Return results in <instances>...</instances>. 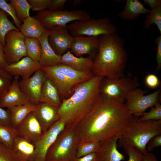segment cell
Listing matches in <instances>:
<instances>
[{"mask_svg":"<svg viewBox=\"0 0 161 161\" xmlns=\"http://www.w3.org/2000/svg\"><path fill=\"white\" fill-rule=\"evenodd\" d=\"M132 116L124 99H110L101 95L91 112L75 127L79 141L92 140L102 145L120 137Z\"/></svg>","mask_w":161,"mask_h":161,"instance_id":"6da1fadb","label":"cell"},{"mask_svg":"<svg viewBox=\"0 0 161 161\" xmlns=\"http://www.w3.org/2000/svg\"><path fill=\"white\" fill-rule=\"evenodd\" d=\"M103 78L94 75L78 84L70 97L62 100L58 113L60 119L65 121V127H76L92 110L101 96Z\"/></svg>","mask_w":161,"mask_h":161,"instance_id":"7a4b0ae2","label":"cell"},{"mask_svg":"<svg viewBox=\"0 0 161 161\" xmlns=\"http://www.w3.org/2000/svg\"><path fill=\"white\" fill-rule=\"evenodd\" d=\"M98 37L99 49L93 61L92 73L108 78L123 76L127 57L123 40L115 32Z\"/></svg>","mask_w":161,"mask_h":161,"instance_id":"3957f363","label":"cell"},{"mask_svg":"<svg viewBox=\"0 0 161 161\" xmlns=\"http://www.w3.org/2000/svg\"><path fill=\"white\" fill-rule=\"evenodd\" d=\"M161 134V120L140 121L133 116L127 127L119 137L120 147H133L143 154L147 152L146 145L154 136Z\"/></svg>","mask_w":161,"mask_h":161,"instance_id":"277c9868","label":"cell"},{"mask_svg":"<svg viewBox=\"0 0 161 161\" xmlns=\"http://www.w3.org/2000/svg\"><path fill=\"white\" fill-rule=\"evenodd\" d=\"M41 68L55 83L62 100L70 97L78 84L94 76L91 71L80 72L62 64Z\"/></svg>","mask_w":161,"mask_h":161,"instance_id":"5b68a950","label":"cell"},{"mask_svg":"<svg viewBox=\"0 0 161 161\" xmlns=\"http://www.w3.org/2000/svg\"><path fill=\"white\" fill-rule=\"evenodd\" d=\"M78 136L75 127H65L49 149L45 161H76Z\"/></svg>","mask_w":161,"mask_h":161,"instance_id":"8992f818","label":"cell"},{"mask_svg":"<svg viewBox=\"0 0 161 161\" xmlns=\"http://www.w3.org/2000/svg\"><path fill=\"white\" fill-rule=\"evenodd\" d=\"M67 27L73 37L79 36L98 37L115 32L116 27L108 17L75 21Z\"/></svg>","mask_w":161,"mask_h":161,"instance_id":"52a82bcc","label":"cell"},{"mask_svg":"<svg viewBox=\"0 0 161 161\" xmlns=\"http://www.w3.org/2000/svg\"><path fill=\"white\" fill-rule=\"evenodd\" d=\"M34 17L48 30L56 26H66L68 23L74 21L90 18L89 14L82 10L51 11L47 10L39 12Z\"/></svg>","mask_w":161,"mask_h":161,"instance_id":"ba28073f","label":"cell"},{"mask_svg":"<svg viewBox=\"0 0 161 161\" xmlns=\"http://www.w3.org/2000/svg\"><path fill=\"white\" fill-rule=\"evenodd\" d=\"M139 85L136 78L131 75L117 78H103L100 92L101 95L106 98L125 99L127 95Z\"/></svg>","mask_w":161,"mask_h":161,"instance_id":"9c48e42d","label":"cell"},{"mask_svg":"<svg viewBox=\"0 0 161 161\" xmlns=\"http://www.w3.org/2000/svg\"><path fill=\"white\" fill-rule=\"evenodd\" d=\"M148 91L137 88L130 92L125 99V103L129 113L133 116H141L145 110L159 102L160 89L147 95Z\"/></svg>","mask_w":161,"mask_h":161,"instance_id":"30bf717a","label":"cell"},{"mask_svg":"<svg viewBox=\"0 0 161 161\" xmlns=\"http://www.w3.org/2000/svg\"><path fill=\"white\" fill-rule=\"evenodd\" d=\"M25 38L19 30H12L6 35L4 52L8 64L16 63L27 56Z\"/></svg>","mask_w":161,"mask_h":161,"instance_id":"8fae6325","label":"cell"},{"mask_svg":"<svg viewBox=\"0 0 161 161\" xmlns=\"http://www.w3.org/2000/svg\"><path fill=\"white\" fill-rule=\"evenodd\" d=\"M65 122L60 119L35 144L32 161H45L47 152L59 134L65 128Z\"/></svg>","mask_w":161,"mask_h":161,"instance_id":"7c38bea8","label":"cell"},{"mask_svg":"<svg viewBox=\"0 0 161 161\" xmlns=\"http://www.w3.org/2000/svg\"><path fill=\"white\" fill-rule=\"evenodd\" d=\"M46 76L41 68L32 76L19 81L21 91L27 96L31 103L36 105L40 102L42 85Z\"/></svg>","mask_w":161,"mask_h":161,"instance_id":"4fadbf2b","label":"cell"},{"mask_svg":"<svg viewBox=\"0 0 161 161\" xmlns=\"http://www.w3.org/2000/svg\"><path fill=\"white\" fill-rule=\"evenodd\" d=\"M49 30V43L55 52L61 56L70 49L73 37L66 25L55 26Z\"/></svg>","mask_w":161,"mask_h":161,"instance_id":"5bb4252c","label":"cell"},{"mask_svg":"<svg viewBox=\"0 0 161 161\" xmlns=\"http://www.w3.org/2000/svg\"><path fill=\"white\" fill-rule=\"evenodd\" d=\"M18 136L35 144L44 134L42 128L32 112L16 128Z\"/></svg>","mask_w":161,"mask_h":161,"instance_id":"9a60e30c","label":"cell"},{"mask_svg":"<svg viewBox=\"0 0 161 161\" xmlns=\"http://www.w3.org/2000/svg\"><path fill=\"white\" fill-rule=\"evenodd\" d=\"M59 107L44 102L36 105L33 113L39 122L44 134L60 119Z\"/></svg>","mask_w":161,"mask_h":161,"instance_id":"2e32d148","label":"cell"},{"mask_svg":"<svg viewBox=\"0 0 161 161\" xmlns=\"http://www.w3.org/2000/svg\"><path fill=\"white\" fill-rule=\"evenodd\" d=\"M19 76H14L8 91L0 98V107L7 109L30 103L26 95L22 92L19 84Z\"/></svg>","mask_w":161,"mask_h":161,"instance_id":"e0dca14e","label":"cell"},{"mask_svg":"<svg viewBox=\"0 0 161 161\" xmlns=\"http://www.w3.org/2000/svg\"><path fill=\"white\" fill-rule=\"evenodd\" d=\"M98 37L79 36L73 37L70 48V52L78 57L88 55L90 57L98 51L99 47Z\"/></svg>","mask_w":161,"mask_h":161,"instance_id":"ac0fdd59","label":"cell"},{"mask_svg":"<svg viewBox=\"0 0 161 161\" xmlns=\"http://www.w3.org/2000/svg\"><path fill=\"white\" fill-rule=\"evenodd\" d=\"M41 68L39 62L26 56L16 63L8 64L4 70L12 76H21L22 79H25Z\"/></svg>","mask_w":161,"mask_h":161,"instance_id":"d6986e66","label":"cell"},{"mask_svg":"<svg viewBox=\"0 0 161 161\" xmlns=\"http://www.w3.org/2000/svg\"><path fill=\"white\" fill-rule=\"evenodd\" d=\"M49 30L47 29L39 39L41 47V55L39 63L41 67L51 66L61 64V56L55 52L49 43Z\"/></svg>","mask_w":161,"mask_h":161,"instance_id":"ffe728a7","label":"cell"},{"mask_svg":"<svg viewBox=\"0 0 161 161\" xmlns=\"http://www.w3.org/2000/svg\"><path fill=\"white\" fill-rule=\"evenodd\" d=\"M120 137H116L101 145L96 152L97 161H122L124 155L117 149V142Z\"/></svg>","mask_w":161,"mask_h":161,"instance_id":"44dd1931","label":"cell"},{"mask_svg":"<svg viewBox=\"0 0 161 161\" xmlns=\"http://www.w3.org/2000/svg\"><path fill=\"white\" fill-rule=\"evenodd\" d=\"M40 102L48 103L59 107L62 103L57 86L47 75L42 85Z\"/></svg>","mask_w":161,"mask_h":161,"instance_id":"7402d4cb","label":"cell"},{"mask_svg":"<svg viewBox=\"0 0 161 161\" xmlns=\"http://www.w3.org/2000/svg\"><path fill=\"white\" fill-rule=\"evenodd\" d=\"M93 61L89 57H83L74 56L69 50L61 56V63L77 71L85 72L91 71Z\"/></svg>","mask_w":161,"mask_h":161,"instance_id":"603a6c76","label":"cell"},{"mask_svg":"<svg viewBox=\"0 0 161 161\" xmlns=\"http://www.w3.org/2000/svg\"><path fill=\"white\" fill-rule=\"evenodd\" d=\"M19 30L25 37L39 39L47 29L39 21L30 16L24 21Z\"/></svg>","mask_w":161,"mask_h":161,"instance_id":"cb8c5ba5","label":"cell"},{"mask_svg":"<svg viewBox=\"0 0 161 161\" xmlns=\"http://www.w3.org/2000/svg\"><path fill=\"white\" fill-rule=\"evenodd\" d=\"M149 11L138 0H127L123 10L119 13L117 16L123 20H134L140 15Z\"/></svg>","mask_w":161,"mask_h":161,"instance_id":"d4e9b609","label":"cell"},{"mask_svg":"<svg viewBox=\"0 0 161 161\" xmlns=\"http://www.w3.org/2000/svg\"><path fill=\"white\" fill-rule=\"evenodd\" d=\"M35 148V144L18 136L14 140L13 150L24 161H32Z\"/></svg>","mask_w":161,"mask_h":161,"instance_id":"484cf974","label":"cell"},{"mask_svg":"<svg viewBox=\"0 0 161 161\" xmlns=\"http://www.w3.org/2000/svg\"><path fill=\"white\" fill-rule=\"evenodd\" d=\"M36 107V105L30 103L8 108L11 126L16 128L28 115L34 111Z\"/></svg>","mask_w":161,"mask_h":161,"instance_id":"4316f807","label":"cell"},{"mask_svg":"<svg viewBox=\"0 0 161 161\" xmlns=\"http://www.w3.org/2000/svg\"><path fill=\"white\" fill-rule=\"evenodd\" d=\"M18 136L16 128L0 125V142L7 148L13 149L14 140Z\"/></svg>","mask_w":161,"mask_h":161,"instance_id":"83f0119b","label":"cell"},{"mask_svg":"<svg viewBox=\"0 0 161 161\" xmlns=\"http://www.w3.org/2000/svg\"><path fill=\"white\" fill-rule=\"evenodd\" d=\"M101 145L99 143L95 140L79 141L76 147L77 158L92 153H96L99 149Z\"/></svg>","mask_w":161,"mask_h":161,"instance_id":"f1b7e54d","label":"cell"},{"mask_svg":"<svg viewBox=\"0 0 161 161\" xmlns=\"http://www.w3.org/2000/svg\"><path fill=\"white\" fill-rule=\"evenodd\" d=\"M25 43L27 56L39 62L41 55V47L39 39L25 37Z\"/></svg>","mask_w":161,"mask_h":161,"instance_id":"f546056e","label":"cell"},{"mask_svg":"<svg viewBox=\"0 0 161 161\" xmlns=\"http://www.w3.org/2000/svg\"><path fill=\"white\" fill-rule=\"evenodd\" d=\"M9 15L0 9V42L4 47L5 45L6 35L12 30H19L8 18Z\"/></svg>","mask_w":161,"mask_h":161,"instance_id":"4dcf8cb0","label":"cell"},{"mask_svg":"<svg viewBox=\"0 0 161 161\" xmlns=\"http://www.w3.org/2000/svg\"><path fill=\"white\" fill-rule=\"evenodd\" d=\"M10 2L14 8L17 18L21 23L30 16L31 6L27 0H10Z\"/></svg>","mask_w":161,"mask_h":161,"instance_id":"1f68e13d","label":"cell"},{"mask_svg":"<svg viewBox=\"0 0 161 161\" xmlns=\"http://www.w3.org/2000/svg\"><path fill=\"white\" fill-rule=\"evenodd\" d=\"M152 24L156 25L161 35V5L150 10L144 21L143 29H148Z\"/></svg>","mask_w":161,"mask_h":161,"instance_id":"d6a6232c","label":"cell"},{"mask_svg":"<svg viewBox=\"0 0 161 161\" xmlns=\"http://www.w3.org/2000/svg\"><path fill=\"white\" fill-rule=\"evenodd\" d=\"M141 116L139 120L141 121L161 120V105L160 102L152 107L149 112L143 113Z\"/></svg>","mask_w":161,"mask_h":161,"instance_id":"836d02e7","label":"cell"},{"mask_svg":"<svg viewBox=\"0 0 161 161\" xmlns=\"http://www.w3.org/2000/svg\"><path fill=\"white\" fill-rule=\"evenodd\" d=\"M0 161H24L17 156L13 149L0 143Z\"/></svg>","mask_w":161,"mask_h":161,"instance_id":"e575fe53","label":"cell"},{"mask_svg":"<svg viewBox=\"0 0 161 161\" xmlns=\"http://www.w3.org/2000/svg\"><path fill=\"white\" fill-rule=\"evenodd\" d=\"M0 9L12 17L16 27L19 30L22 23L17 18L15 10L12 5L10 3H7L5 0H0Z\"/></svg>","mask_w":161,"mask_h":161,"instance_id":"d590c367","label":"cell"},{"mask_svg":"<svg viewBox=\"0 0 161 161\" xmlns=\"http://www.w3.org/2000/svg\"><path fill=\"white\" fill-rule=\"evenodd\" d=\"M31 6V9L33 11L41 12L48 10L52 0H28Z\"/></svg>","mask_w":161,"mask_h":161,"instance_id":"8d00e7d4","label":"cell"},{"mask_svg":"<svg viewBox=\"0 0 161 161\" xmlns=\"http://www.w3.org/2000/svg\"><path fill=\"white\" fill-rule=\"evenodd\" d=\"M128 156V161H142L143 154L135 148L129 146L123 147Z\"/></svg>","mask_w":161,"mask_h":161,"instance_id":"74e56055","label":"cell"},{"mask_svg":"<svg viewBox=\"0 0 161 161\" xmlns=\"http://www.w3.org/2000/svg\"><path fill=\"white\" fill-rule=\"evenodd\" d=\"M146 85L151 89H155L160 84L159 80L158 77L154 74H149L147 75L145 79Z\"/></svg>","mask_w":161,"mask_h":161,"instance_id":"f35d334b","label":"cell"},{"mask_svg":"<svg viewBox=\"0 0 161 161\" xmlns=\"http://www.w3.org/2000/svg\"><path fill=\"white\" fill-rule=\"evenodd\" d=\"M161 146V134H159L150 140L146 145V149L148 152H151L156 148Z\"/></svg>","mask_w":161,"mask_h":161,"instance_id":"ab89813d","label":"cell"},{"mask_svg":"<svg viewBox=\"0 0 161 161\" xmlns=\"http://www.w3.org/2000/svg\"><path fill=\"white\" fill-rule=\"evenodd\" d=\"M0 125L11 126L10 113L8 109L5 110L0 107Z\"/></svg>","mask_w":161,"mask_h":161,"instance_id":"60d3db41","label":"cell"},{"mask_svg":"<svg viewBox=\"0 0 161 161\" xmlns=\"http://www.w3.org/2000/svg\"><path fill=\"white\" fill-rule=\"evenodd\" d=\"M155 42L157 45L156 60L157 66L156 71H158L161 68V35L155 38Z\"/></svg>","mask_w":161,"mask_h":161,"instance_id":"b9f144b4","label":"cell"},{"mask_svg":"<svg viewBox=\"0 0 161 161\" xmlns=\"http://www.w3.org/2000/svg\"><path fill=\"white\" fill-rule=\"evenodd\" d=\"M11 83V80L0 75V98L8 91Z\"/></svg>","mask_w":161,"mask_h":161,"instance_id":"7bdbcfd3","label":"cell"},{"mask_svg":"<svg viewBox=\"0 0 161 161\" xmlns=\"http://www.w3.org/2000/svg\"><path fill=\"white\" fill-rule=\"evenodd\" d=\"M67 1L66 0H52L48 10L51 11L61 10Z\"/></svg>","mask_w":161,"mask_h":161,"instance_id":"ee69618b","label":"cell"},{"mask_svg":"<svg viewBox=\"0 0 161 161\" xmlns=\"http://www.w3.org/2000/svg\"><path fill=\"white\" fill-rule=\"evenodd\" d=\"M7 65L4 55V47L0 42V69L4 70Z\"/></svg>","mask_w":161,"mask_h":161,"instance_id":"f6af8a7d","label":"cell"},{"mask_svg":"<svg viewBox=\"0 0 161 161\" xmlns=\"http://www.w3.org/2000/svg\"><path fill=\"white\" fill-rule=\"evenodd\" d=\"M76 161H97L96 153H92L77 158Z\"/></svg>","mask_w":161,"mask_h":161,"instance_id":"bcb514c9","label":"cell"},{"mask_svg":"<svg viewBox=\"0 0 161 161\" xmlns=\"http://www.w3.org/2000/svg\"><path fill=\"white\" fill-rule=\"evenodd\" d=\"M142 161H158L153 153L147 152L143 154Z\"/></svg>","mask_w":161,"mask_h":161,"instance_id":"7dc6e473","label":"cell"},{"mask_svg":"<svg viewBox=\"0 0 161 161\" xmlns=\"http://www.w3.org/2000/svg\"><path fill=\"white\" fill-rule=\"evenodd\" d=\"M143 2L148 5L151 9L161 5V0H143Z\"/></svg>","mask_w":161,"mask_h":161,"instance_id":"c3c4849f","label":"cell"},{"mask_svg":"<svg viewBox=\"0 0 161 161\" xmlns=\"http://www.w3.org/2000/svg\"><path fill=\"white\" fill-rule=\"evenodd\" d=\"M0 75L6 78L11 80L12 76L7 72L4 70L0 69Z\"/></svg>","mask_w":161,"mask_h":161,"instance_id":"681fc988","label":"cell"},{"mask_svg":"<svg viewBox=\"0 0 161 161\" xmlns=\"http://www.w3.org/2000/svg\"></svg>","mask_w":161,"mask_h":161,"instance_id":"f907efd6","label":"cell"}]
</instances>
